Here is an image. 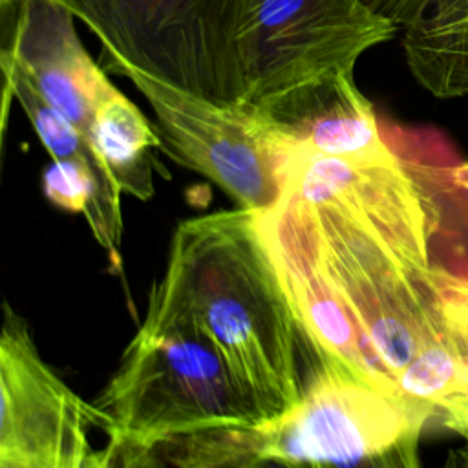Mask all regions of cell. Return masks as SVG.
Returning <instances> with one entry per match:
<instances>
[{"mask_svg": "<svg viewBox=\"0 0 468 468\" xmlns=\"http://www.w3.org/2000/svg\"><path fill=\"white\" fill-rule=\"evenodd\" d=\"M73 18L62 0H0V64L16 68L93 144L95 113L117 88L84 49Z\"/></svg>", "mask_w": 468, "mask_h": 468, "instance_id": "9", "label": "cell"}, {"mask_svg": "<svg viewBox=\"0 0 468 468\" xmlns=\"http://www.w3.org/2000/svg\"><path fill=\"white\" fill-rule=\"evenodd\" d=\"M291 148L353 161L386 159L395 154L369 99L346 82L333 97L298 121L280 126Z\"/></svg>", "mask_w": 468, "mask_h": 468, "instance_id": "11", "label": "cell"}, {"mask_svg": "<svg viewBox=\"0 0 468 468\" xmlns=\"http://www.w3.org/2000/svg\"><path fill=\"white\" fill-rule=\"evenodd\" d=\"M267 212L305 250L399 384L439 333L442 265H413L369 219L333 199L283 188Z\"/></svg>", "mask_w": 468, "mask_h": 468, "instance_id": "3", "label": "cell"}, {"mask_svg": "<svg viewBox=\"0 0 468 468\" xmlns=\"http://www.w3.org/2000/svg\"><path fill=\"white\" fill-rule=\"evenodd\" d=\"M122 77L144 95L166 150L207 176L238 207L267 210L282 196L287 141L267 115L216 104L139 71Z\"/></svg>", "mask_w": 468, "mask_h": 468, "instance_id": "8", "label": "cell"}, {"mask_svg": "<svg viewBox=\"0 0 468 468\" xmlns=\"http://www.w3.org/2000/svg\"><path fill=\"white\" fill-rule=\"evenodd\" d=\"M91 141L122 194L143 201L154 196V170L166 174L154 159V150L161 148L163 141L143 112L119 90L99 106Z\"/></svg>", "mask_w": 468, "mask_h": 468, "instance_id": "14", "label": "cell"}, {"mask_svg": "<svg viewBox=\"0 0 468 468\" xmlns=\"http://www.w3.org/2000/svg\"><path fill=\"white\" fill-rule=\"evenodd\" d=\"M435 410L380 389L338 358L324 356L302 399L263 422V464L419 466V441Z\"/></svg>", "mask_w": 468, "mask_h": 468, "instance_id": "6", "label": "cell"}, {"mask_svg": "<svg viewBox=\"0 0 468 468\" xmlns=\"http://www.w3.org/2000/svg\"><path fill=\"white\" fill-rule=\"evenodd\" d=\"M437 413L442 415V424L464 439V450L461 452L459 464L468 466V375L463 386L448 397L439 408Z\"/></svg>", "mask_w": 468, "mask_h": 468, "instance_id": "17", "label": "cell"}, {"mask_svg": "<svg viewBox=\"0 0 468 468\" xmlns=\"http://www.w3.org/2000/svg\"><path fill=\"white\" fill-rule=\"evenodd\" d=\"M258 223L291 303L322 353L342 360L380 389L404 395L373 355L355 320L298 241L267 210L258 212Z\"/></svg>", "mask_w": 468, "mask_h": 468, "instance_id": "10", "label": "cell"}, {"mask_svg": "<svg viewBox=\"0 0 468 468\" xmlns=\"http://www.w3.org/2000/svg\"><path fill=\"white\" fill-rule=\"evenodd\" d=\"M159 282L219 349L263 422L298 404L327 355L291 303L256 210L179 221Z\"/></svg>", "mask_w": 468, "mask_h": 468, "instance_id": "1", "label": "cell"}, {"mask_svg": "<svg viewBox=\"0 0 468 468\" xmlns=\"http://www.w3.org/2000/svg\"><path fill=\"white\" fill-rule=\"evenodd\" d=\"M364 2L378 15L389 18L400 29L420 20L426 15L457 9L468 4V0H364Z\"/></svg>", "mask_w": 468, "mask_h": 468, "instance_id": "16", "label": "cell"}, {"mask_svg": "<svg viewBox=\"0 0 468 468\" xmlns=\"http://www.w3.org/2000/svg\"><path fill=\"white\" fill-rule=\"evenodd\" d=\"M102 46L108 73L139 71L247 110L252 0H62Z\"/></svg>", "mask_w": 468, "mask_h": 468, "instance_id": "4", "label": "cell"}, {"mask_svg": "<svg viewBox=\"0 0 468 468\" xmlns=\"http://www.w3.org/2000/svg\"><path fill=\"white\" fill-rule=\"evenodd\" d=\"M399 29L364 0H252L247 110L278 126L298 121Z\"/></svg>", "mask_w": 468, "mask_h": 468, "instance_id": "5", "label": "cell"}, {"mask_svg": "<svg viewBox=\"0 0 468 468\" xmlns=\"http://www.w3.org/2000/svg\"><path fill=\"white\" fill-rule=\"evenodd\" d=\"M93 402L112 419L110 466H130L170 437L263 424L219 349L159 280L143 324Z\"/></svg>", "mask_w": 468, "mask_h": 468, "instance_id": "2", "label": "cell"}, {"mask_svg": "<svg viewBox=\"0 0 468 468\" xmlns=\"http://www.w3.org/2000/svg\"><path fill=\"white\" fill-rule=\"evenodd\" d=\"M442 313L437 336L422 347L399 378L404 395L437 408L468 375V278L442 265Z\"/></svg>", "mask_w": 468, "mask_h": 468, "instance_id": "12", "label": "cell"}, {"mask_svg": "<svg viewBox=\"0 0 468 468\" xmlns=\"http://www.w3.org/2000/svg\"><path fill=\"white\" fill-rule=\"evenodd\" d=\"M402 49L411 75L431 95H468V4L406 26Z\"/></svg>", "mask_w": 468, "mask_h": 468, "instance_id": "15", "label": "cell"}, {"mask_svg": "<svg viewBox=\"0 0 468 468\" xmlns=\"http://www.w3.org/2000/svg\"><path fill=\"white\" fill-rule=\"evenodd\" d=\"M0 468H108L112 419L75 393L40 356L7 302L0 335Z\"/></svg>", "mask_w": 468, "mask_h": 468, "instance_id": "7", "label": "cell"}, {"mask_svg": "<svg viewBox=\"0 0 468 468\" xmlns=\"http://www.w3.org/2000/svg\"><path fill=\"white\" fill-rule=\"evenodd\" d=\"M4 73V93L5 101L9 95L16 97L18 104L31 121L38 139L53 159L79 161L86 165L101 190L104 221L110 236V261L115 269L121 267V238H122V214H121V186L112 176L108 165L97 154L90 139L57 108H53L35 86L11 66H2Z\"/></svg>", "mask_w": 468, "mask_h": 468, "instance_id": "13", "label": "cell"}]
</instances>
